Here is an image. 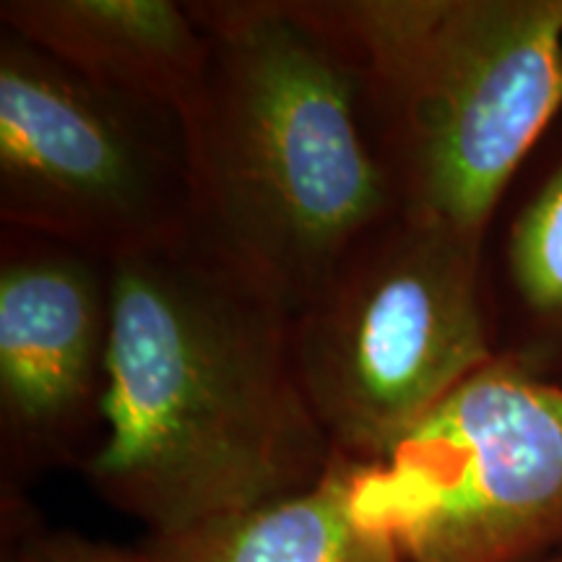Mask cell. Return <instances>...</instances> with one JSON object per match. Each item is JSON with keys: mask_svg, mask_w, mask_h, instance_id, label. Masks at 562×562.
<instances>
[{"mask_svg": "<svg viewBox=\"0 0 562 562\" xmlns=\"http://www.w3.org/2000/svg\"><path fill=\"white\" fill-rule=\"evenodd\" d=\"M503 266L521 339L501 355L554 378L562 368V154L513 216Z\"/></svg>", "mask_w": 562, "mask_h": 562, "instance_id": "obj_10", "label": "cell"}, {"mask_svg": "<svg viewBox=\"0 0 562 562\" xmlns=\"http://www.w3.org/2000/svg\"><path fill=\"white\" fill-rule=\"evenodd\" d=\"M206 74L182 117L193 240L297 315L404 216L362 76L311 0H199Z\"/></svg>", "mask_w": 562, "mask_h": 562, "instance_id": "obj_2", "label": "cell"}, {"mask_svg": "<svg viewBox=\"0 0 562 562\" xmlns=\"http://www.w3.org/2000/svg\"><path fill=\"white\" fill-rule=\"evenodd\" d=\"M484 248L398 216L292 318L302 389L334 453L375 463L497 357Z\"/></svg>", "mask_w": 562, "mask_h": 562, "instance_id": "obj_4", "label": "cell"}, {"mask_svg": "<svg viewBox=\"0 0 562 562\" xmlns=\"http://www.w3.org/2000/svg\"><path fill=\"white\" fill-rule=\"evenodd\" d=\"M3 550L0 562H136L133 550L83 537L79 531L50 529L34 516L24 492H0Z\"/></svg>", "mask_w": 562, "mask_h": 562, "instance_id": "obj_11", "label": "cell"}, {"mask_svg": "<svg viewBox=\"0 0 562 562\" xmlns=\"http://www.w3.org/2000/svg\"><path fill=\"white\" fill-rule=\"evenodd\" d=\"M351 467L331 459L313 487L172 533H146L136 562H404L389 533L351 510Z\"/></svg>", "mask_w": 562, "mask_h": 562, "instance_id": "obj_9", "label": "cell"}, {"mask_svg": "<svg viewBox=\"0 0 562 562\" xmlns=\"http://www.w3.org/2000/svg\"><path fill=\"white\" fill-rule=\"evenodd\" d=\"M349 467L351 510L404 562L537 560L562 544V381L497 351L381 461Z\"/></svg>", "mask_w": 562, "mask_h": 562, "instance_id": "obj_5", "label": "cell"}, {"mask_svg": "<svg viewBox=\"0 0 562 562\" xmlns=\"http://www.w3.org/2000/svg\"><path fill=\"white\" fill-rule=\"evenodd\" d=\"M0 224L115 263L193 237L182 123L0 32Z\"/></svg>", "mask_w": 562, "mask_h": 562, "instance_id": "obj_6", "label": "cell"}, {"mask_svg": "<svg viewBox=\"0 0 562 562\" xmlns=\"http://www.w3.org/2000/svg\"><path fill=\"white\" fill-rule=\"evenodd\" d=\"M362 76L404 216L484 248L562 112V0H311Z\"/></svg>", "mask_w": 562, "mask_h": 562, "instance_id": "obj_3", "label": "cell"}, {"mask_svg": "<svg viewBox=\"0 0 562 562\" xmlns=\"http://www.w3.org/2000/svg\"><path fill=\"white\" fill-rule=\"evenodd\" d=\"M531 562H562V544H558V547H554V550H550V552L539 554V558L531 560Z\"/></svg>", "mask_w": 562, "mask_h": 562, "instance_id": "obj_12", "label": "cell"}, {"mask_svg": "<svg viewBox=\"0 0 562 562\" xmlns=\"http://www.w3.org/2000/svg\"><path fill=\"white\" fill-rule=\"evenodd\" d=\"M0 24L91 87L180 123L206 74V32L178 0H3Z\"/></svg>", "mask_w": 562, "mask_h": 562, "instance_id": "obj_8", "label": "cell"}, {"mask_svg": "<svg viewBox=\"0 0 562 562\" xmlns=\"http://www.w3.org/2000/svg\"><path fill=\"white\" fill-rule=\"evenodd\" d=\"M112 263L70 245L0 235V476L3 487L76 469L102 432Z\"/></svg>", "mask_w": 562, "mask_h": 562, "instance_id": "obj_7", "label": "cell"}, {"mask_svg": "<svg viewBox=\"0 0 562 562\" xmlns=\"http://www.w3.org/2000/svg\"><path fill=\"white\" fill-rule=\"evenodd\" d=\"M334 448L302 389L292 315L186 240L112 263L100 501L172 533L313 487Z\"/></svg>", "mask_w": 562, "mask_h": 562, "instance_id": "obj_1", "label": "cell"}]
</instances>
